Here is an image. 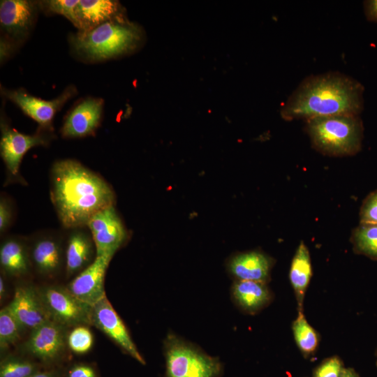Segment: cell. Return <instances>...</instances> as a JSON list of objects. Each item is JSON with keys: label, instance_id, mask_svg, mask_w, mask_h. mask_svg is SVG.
I'll use <instances>...</instances> for the list:
<instances>
[{"label": "cell", "instance_id": "cell-1", "mask_svg": "<svg viewBox=\"0 0 377 377\" xmlns=\"http://www.w3.org/2000/svg\"><path fill=\"white\" fill-rule=\"evenodd\" d=\"M50 197L66 229L87 226L99 211L115 203V193L101 176L73 159L56 161L50 172Z\"/></svg>", "mask_w": 377, "mask_h": 377}, {"label": "cell", "instance_id": "cell-2", "mask_svg": "<svg viewBox=\"0 0 377 377\" xmlns=\"http://www.w3.org/2000/svg\"><path fill=\"white\" fill-rule=\"evenodd\" d=\"M364 87L340 72L311 75L304 78L281 110L286 121H304L339 114L359 115L364 108Z\"/></svg>", "mask_w": 377, "mask_h": 377}, {"label": "cell", "instance_id": "cell-3", "mask_svg": "<svg viewBox=\"0 0 377 377\" xmlns=\"http://www.w3.org/2000/svg\"><path fill=\"white\" fill-rule=\"evenodd\" d=\"M142 38L138 26L125 17L102 24L87 31H78L71 37L75 52L87 61H99L128 53Z\"/></svg>", "mask_w": 377, "mask_h": 377}, {"label": "cell", "instance_id": "cell-4", "mask_svg": "<svg viewBox=\"0 0 377 377\" xmlns=\"http://www.w3.org/2000/svg\"><path fill=\"white\" fill-rule=\"evenodd\" d=\"M312 147L330 156H348L361 149L363 124L359 115L339 114L305 121Z\"/></svg>", "mask_w": 377, "mask_h": 377}, {"label": "cell", "instance_id": "cell-5", "mask_svg": "<svg viewBox=\"0 0 377 377\" xmlns=\"http://www.w3.org/2000/svg\"><path fill=\"white\" fill-rule=\"evenodd\" d=\"M164 377H221L222 364L172 332L164 340Z\"/></svg>", "mask_w": 377, "mask_h": 377}, {"label": "cell", "instance_id": "cell-6", "mask_svg": "<svg viewBox=\"0 0 377 377\" xmlns=\"http://www.w3.org/2000/svg\"><path fill=\"white\" fill-rule=\"evenodd\" d=\"M37 290L50 320L66 328L91 325V306L78 300L66 287L46 286Z\"/></svg>", "mask_w": 377, "mask_h": 377}, {"label": "cell", "instance_id": "cell-7", "mask_svg": "<svg viewBox=\"0 0 377 377\" xmlns=\"http://www.w3.org/2000/svg\"><path fill=\"white\" fill-rule=\"evenodd\" d=\"M1 134L0 151L6 168V183L24 182L20 174V167L23 156L32 147L47 145L52 136L43 128L34 135L21 133L12 128L2 117L1 118Z\"/></svg>", "mask_w": 377, "mask_h": 377}, {"label": "cell", "instance_id": "cell-8", "mask_svg": "<svg viewBox=\"0 0 377 377\" xmlns=\"http://www.w3.org/2000/svg\"><path fill=\"white\" fill-rule=\"evenodd\" d=\"M1 94L22 111L39 124V128L52 131V121L55 114L76 93L73 86L68 87L58 97L52 100H44L34 96L22 89L10 90L1 87Z\"/></svg>", "mask_w": 377, "mask_h": 377}, {"label": "cell", "instance_id": "cell-9", "mask_svg": "<svg viewBox=\"0 0 377 377\" xmlns=\"http://www.w3.org/2000/svg\"><path fill=\"white\" fill-rule=\"evenodd\" d=\"M87 227L95 244L96 256H114L128 238L126 228L114 205L94 214Z\"/></svg>", "mask_w": 377, "mask_h": 377}, {"label": "cell", "instance_id": "cell-10", "mask_svg": "<svg viewBox=\"0 0 377 377\" xmlns=\"http://www.w3.org/2000/svg\"><path fill=\"white\" fill-rule=\"evenodd\" d=\"M66 327L49 320L31 331L24 350L45 364H52L63 356L67 344Z\"/></svg>", "mask_w": 377, "mask_h": 377}, {"label": "cell", "instance_id": "cell-11", "mask_svg": "<svg viewBox=\"0 0 377 377\" xmlns=\"http://www.w3.org/2000/svg\"><path fill=\"white\" fill-rule=\"evenodd\" d=\"M91 324L106 334L126 354L140 364H145L123 320L106 296L91 306Z\"/></svg>", "mask_w": 377, "mask_h": 377}, {"label": "cell", "instance_id": "cell-12", "mask_svg": "<svg viewBox=\"0 0 377 377\" xmlns=\"http://www.w3.org/2000/svg\"><path fill=\"white\" fill-rule=\"evenodd\" d=\"M40 8L30 0H3L0 2V24L3 36L18 44L30 34Z\"/></svg>", "mask_w": 377, "mask_h": 377}, {"label": "cell", "instance_id": "cell-13", "mask_svg": "<svg viewBox=\"0 0 377 377\" xmlns=\"http://www.w3.org/2000/svg\"><path fill=\"white\" fill-rule=\"evenodd\" d=\"M112 255L96 256L94 262L67 285V289L82 302L93 306L105 296L104 281Z\"/></svg>", "mask_w": 377, "mask_h": 377}, {"label": "cell", "instance_id": "cell-14", "mask_svg": "<svg viewBox=\"0 0 377 377\" xmlns=\"http://www.w3.org/2000/svg\"><path fill=\"white\" fill-rule=\"evenodd\" d=\"M29 251L31 266L45 276L55 275L64 261L61 237L53 233L36 236L29 244Z\"/></svg>", "mask_w": 377, "mask_h": 377}, {"label": "cell", "instance_id": "cell-15", "mask_svg": "<svg viewBox=\"0 0 377 377\" xmlns=\"http://www.w3.org/2000/svg\"><path fill=\"white\" fill-rule=\"evenodd\" d=\"M104 101L87 98L77 103L66 116L61 129L64 138H83L96 130L102 118Z\"/></svg>", "mask_w": 377, "mask_h": 377}, {"label": "cell", "instance_id": "cell-16", "mask_svg": "<svg viewBox=\"0 0 377 377\" xmlns=\"http://www.w3.org/2000/svg\"><path fill=\"white\" fill-rule=\"evenodd\" d=\"M8 306L22 330L32 331L50 320L37 288L31 285L16 288L13 298Z\"/></svg>", "mask_w": 377, "mask_h": 377}, {"label": "cell", "instance_id": "cell-17", "mask_svg": "<svg viewBox=\"0 0 377 377\" xmlns=\"http://www.w3.org/2000/svg\"><path fill=\"white\" fill-rule=\"evenodd\" d=\"M274 260L260 251L239 253L230 258L228 263L230 274L237 281H251L267 283Z\"/></svg>", "mask_w": 377, "mask_h": 377}, {"label": "cell", "instance_id": "cell-18", "mask_svg": "<svg viewBox=\"0 0 377 377\" xmlns=\"http://www.w3.org/2000/svg\"><path fill=\"white\" fill-rule=\"evenodd\" d=\"M83 228L71 229L67 238L64 263L68 276L78 274L90 265L96 257V246L91 235Z\"/></svg>", "mask_w": 377, "mask_h": 377}, {"label": "cell", "instance_id": "cell-19", "mask_svg": "<svg viewBox=\"0 0 377 377\" xmlns=\"http://www.w3.org/2000/svg\"><path fill=\"white\" fill-rule=\"evenodd\" d=\"M78 31H87L105 22L125 17L124 8L114 0H80L76 8Z\"/></svg>", "mask_w": 377, "mask_h": 377}, {"label": "cell", "instance_id": "cell-20", "mask_svg": "<svg viewBox=\"0 0 377 377\" xmlns=\"http://www.w3.org/2000/svg\"><path fill=\"white\" fill-rule=\"evenodd\" d=\"M231 294L239 309L251 315L260 312L273 300V294L267 283L256 281L235 280Z\"/></svg>", "mask_w": 377, "mask_h": 377}, {"label": "cell", "instance_id": "cell-21", "mask_svg": "<svg viewBox=\"0 0 377 377\" xmlns=\"http://www.w3.org/2000/svg\"><path fill=\"white\" fill-rule=\"evenodd\" d=\"M0 265L3 272L12 276H22L31 266L29 244L23 238L12 236L5 239L0 247Z\"/></svg>", "mask_w": 377, "mask_h": 377}, {"label": "cell", "instance_id": "cell-22", "mask_svg": "<svg viewBox=\"0 0 377 377\" xmlns=\"http://www.w3.org/2000/svg\"><path fill=\"white\" fill-rule=\"evenodd\" d=\"M312 274L309 249L301 242L292 259L289 272V279L295 293L298 311H303L304 296Z\"/></svg>", "mask_w": 377, "mask_h": 377}, {"label": "cell", "instance_id": "cell-23", "mask_svg": "<svg viewBox=\"0 0 377 377\" xmlns=\"http://www.w3.org/2000/svg\"><path fill=\"white\" fill-rule=\"evenodd\" d=\"M295 341L303 357L308 359L315 355L320 341L317 331L308 323L303 311H298L292 323Z\"/></svg>", "mask_w": 377, "mask_h": 377}, {"label": "cell", "instance_id": "cell-24", "mask_svg": "<svg viewBox=\"0 0 377 377\" xmlns=\"http://www.w3.org/2000/svg\"><path fill=\"white\" fill-rule=\"evenodd\" d=\"M350 242L355 253L377 260V224L360 223L353 230Z\"/></svg>", "mask_w": 377, "mask_h": 377}, {"label": "cell", "instance_id": "cell-25", "mask_svg": "<svg viewBox=\"0 0 377 377\" xmlns=\"http://www.w3.org/2000/svg\"><path fill=\"white\" fill-rule=\"evenodd\" d=\"M39 371L38 364L14 355L7 356L0 364V377H30Z\"/></svg>", "mask_w": 377, "mask_h": 377}, {"label": "cell", "instance_id": "cell-26", "mask_svg": "<svg viewBox=\"0 0 377 377\" xmlns=\"http://www.w3.org/2000/svg\"><path fill=\"white\" fill-rule=\"evenodd\" d=\"M22 329L8 305L0 311V347L4 350L20 339Z\"/></svg>", "mask_w": 377, "mask_h": 377}, {"label": "cell", "instance_id": "cell-27", "mask_svg": "<svg viewBox=\"0 0 377 377\" xmlns=\"http://www.w3.org/2000/svg\"><path fill=\"white\" fill-rule=\"evenodd\" d=\"M38 2L40 9L43 10L46 13L61 15L77 28L78 23L75 14V8L79 1L45 0Z\"/></svg>", "mask_w": 377, "mask_h": 377}, {"label": "cell", "instance_id": "cell-28", "mask_svg": "<svg viewBox=\"0 0 377 377\" xmlns=\"http://www.w3.org/2000/svg\"><path fill=\"white\" fill-rule=\"evenodd\" d=\"M93 342V334L87 325L75 327L68 334V347L75 353L84 354L89 352Z\"/></svg>", "mask_w": 377, "mask_h": 377}, {"label": "cell", "instance_id": "cell-29", "mask_svg": "<svg viewBox=\"0 0 377 377\" xmlns=\"http://www.w3.org/2000/svg\"><path fill=\"white\" fill-rule=\"evenodd\" d=\"M344 369L341 359L334 355L325 358L314 369L313 377H341Z\"/></svg>", "mask_w": 377, "mask_h": 377}, {"label": "cell", "instance_id": "cell-30", "mask_svg": "<svg viewBox=\"0 0 377 377\" xmlns=\"http://www.w3.org/2000/svg\"><path fill=\"white\" fill-rule=\"evenodd\" d=\"M360 223L377 224V190L364 200L360 211Z\"/></svg>", "mask_w": 377, "mask_h": 377}, {"label": "cell", "instance_id": "cell-31", "mask_svg": "<svg viewBox=\"0 0 377 377\" xmlns=\"http://www.w3.org/2000/svg\"><path fill=\"white\" fill-rule=\"evenodd\" d=\"M13 211L10 200L2 195L0 198V232H5L10 226Z\"/></svg>", "mask_w": 377, "mask_h": 377}, {"label": "cell", "instance_id": "cell-32", "mask_svg": "<svg viewBox=\"0 0 377 377\" xmlns=\"http://www.w3.org/2000/svg\"><path fill=\"white\" fill-rule=\"evenodd\" d=\"M67 377H97L95 369L89 364H77L71 367Z\"/></svg>", "mask_w": 377, "mask_h": 377}, {"label": "cell", "instance_id": "cell-33", "mask_svg": "<svg viewBox=\"0 0 377 377\" xmlns=\"http://www.w3.org/2000/svg\"><path fill=\"white\" fill-rule=\"evenodd\" d=\"M15 47L16 44L6 37L1 36L0 40V58L1 64L13 54Z\"/></svg>", "mask_w": 377, "mask_h": 377}, {"label": "cell", "instance_id": "cell-34", "mask_svg": "<svg viewBox=\"0 0 377 377\" xmlns=\"http://www.w3.org/2000/svg\"><path fill=\"white\" fill-rule=\"evenodd\" d=\"M364 10L369 21L377 22V0L364 1Z\"/></svg>", "mask_w": 377, "mask_h": 377}, {"label": "cell", "instance_id": "cell-35", "mask_svg": "<svg viewBox=\"0 0 377 377\" xmlns=\"http://www.w3.org/2000/svg\"><path fill=\"white\" fill-rule=\"evenodd\" d=\"M30 377H60V374L57 370L39 371Z\"/></svg>", "mask_w": 377, "mask_h": 377}, {"label": "cell", "instance_id": "cell-36", "mask_svg": "<svg viewBox=\"0 0 377 377\" xmlns=\"http://www.w3.org/2000/svg\"><path fill=\"white\" fill-rule=\"evenodd\" d=\"M341 377H360L353 368H345Z\"/></svg>", "mask_w": 377, "mask_h": 377}, {"label": "cell", "instance_id": "cell-37", "mask_svg": "<svg viewBox=\"0 0 377 377\" xmlns=\"http://www.w3.org/2000/svg\"><path fill=\"white\" fill-rule=\"evenodd\" d=\"M6 283H5V280H4V278L1 276H0V297H1V300H2V299L4 298V297L6 296Z\"/></svg>", "mask_w": 377, "mask_h": 377}, {"label": "cell", "instance_id": "cell-38", "mask_svg": "<svg viewBox=\"0 0 377 377\" xmlns=\"http://www.w3.org/2000/svg\"><path fill=\"white\" fill-rule=\"evenodd\" d=\"M375 356H376V366H377V348H376V352H375Z\"/></svg>", "mask_w": 377, "mask_h": 377}]
</instances>
